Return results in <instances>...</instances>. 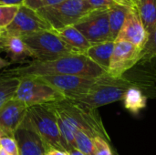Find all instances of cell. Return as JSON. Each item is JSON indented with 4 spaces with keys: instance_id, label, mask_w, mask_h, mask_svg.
I'll return each mask as SVG.
<instances>
[{
    "instance_id": "1",
    "label": "cell",
    "mask_w": 156,
    "mask_h": 155,
    "mask_svg": "<svg viewBox=\"0 0 156 155\" xmlns=\"http://www.w3.org/2000/svg\"><path fill=\"white\" fill-rule=\"evenodd\" d=\"M55 110L63 147L66 152L77 149L75 135L82 132L91 139L101 137L110 142V137L96 111L85 110L68 99L52 102Z\"/></svg>"
},
{
    "instance_id": "2",
    "label": "cell",
    "mask_w": 156,
    "mask_h": 155,
    "mask_svg": "<svg viewBox=\"0 0 156 155\" xmlns=\"http://www.w3.org/2000/svg\"><path fill=\"white\" fill-rule=\"evenodd\" d=\"M106 73L107 71L94 63L85 54H73L48 61L33 59L27 65L1 72V74L16 78L74 75L91 79L100 78Z\"/></svg>"
},
{
    "instance_id": "3",
    "label": "cell",
    "mask_w": 156,
    "mask_h": 155,
    "mask_svg": "<svg viewBox=\"0 0 156 155\" xmlns=\"http://www.w3.org/2000/svg\"><path fill=\"white\" fill-rule=\"evenodd\" d=\"M136 86L123 76L115 78L106 73L98 78L84 95L71 101L85 110L96 111L100 107L122 100L125 93Z\"/></svg>"
},
{
    "instance_id": "4",
    "label": "cell",
    "mask_w": 156,
    "mask_h": 155,
    "mask_svg": "<svg viewBox=\"0 0 156 155\" xmlns=\"http://www.w3.org/2000/svg\"><path fill=\"white\" fill-rule=\"evenodd\" d=\"M95 10L99 9L92 7L87 0H66L37 12L49 24L53 31H58L77 25Z\"/></svg>"
},
{
    "instance_id": "5",
    "label": "cell",
    "mask_w": 156,
    "mask_h": 155,
    "mask_svg": "<svg viewBox=\"0 0 156 155\" xmlns=\"http://www.w3.org/2000/svg\"><path fill=\"white\" fill-rule=\"evenodd\" d=\"M27 113L37 134L48 149L65 151L52 103L28 107Z\"/></svg>"
},
{
    "instance_id": "6",
    "label": "cell",
    "mask_w": 156,
    "mask_h": 155,
    "mask_svg": "<svg viewBox=\"0 0 156 155\" xmlns=\"http://www.w3.org/2000/svg\"><path fill=\"white\" fill-rule=\"evenodd\" d=\"M21 38L31 50L35 60L48 61L73 54H80L69 48L53 30L41 31Z\"/></svg>"
},
{
    "instance_id": "7",
    "label": "cell",
    "mask_w": 156,
    "mask_h": 155,
    "mask_svg": "<svg viewBox=\"0 0 156 155\" xmlns=\"http://www.w3.org/2000/svg\"><path fill=\"white\" fill-rule=\"evenodd\" d=\"M18 79L19 83L14 98L23 101L27 107L52 103L65 99L59 91L37 77Z\"/></svg>"
},
{
    "instance_id": "8",
    "label": "cell",
    "mask_w": 156,
    "mask_h": 155,
    "mask_svg": "<svg viewBox=\"0 0 156 155\" xmlns=\"http://www.w3.org/2000/svg\"><path fill=\"white\" fill-rule=\"evenodd\" d=\"M48 30H52L51 26L36 10L21 5L11 24L3 30L2 37H24Z\"/></svg>"
},
{
    "instance_id": "9",
    "label": "cell",
    "mask_w": 156,
    "mask_h": 155,
    "mask_svg": "<svg viewBox=\"0 0 156 155\" xmlns=\"http://www.w3.org/2000/svg\"><path fill=\"white\" fill-rule=\"evenodd\" d=\"M108 10H95L74 26L91 45L113 41L111 37Z\"/></svg>"
},
{
    "instance_id": "10",
    "label": "cell",
    "mask_w": 156,
    "mask_h": 155,
    "mask_svg": "<svg viewBox=\"0 0 156 155\" xmlns=\"http://www.w3.org/2000/svg\"><path fill=\"white\" fill-rule=\"evenodd\" d=\"M43 82L59 91L65 99L73 100L84 95L96 82L97 79L74 75H57L37 77Z\"/></svg>"
},
{
    "instance_id": "11",
    "label": "cell",
    "mask_w": 156,
    "mask_h": 155,
    "mask_svg": "<svg viewBox=\"0 0 156 155\" xmlns=\"http://www.w3.org/2000/svg\"><path fill=\"white\" fill-rule=\"evenodd\" d=\"M142 49L124 40H115L108 74L120 78L140 62Z\"/></svg>"
},
{
    "instance_id": "12",
    "label": "cell",
    "mask_w": 156,
    "mask_h": 155,
    "mask_svg": "<svg viewBox=\"0 0 156 155\" xmlns=\"http://www.w3.org/2000/svg\"><path fill=\"white\" fill-rule=\"evenodd\" d=\"M15 139L18 144L19 155H45L48 150L35 130L27 113L16 130Z\"/></svg>"
},
{
    "instance_id": "13",
    "label": "cell",
    "mask_w": 156,
    "mask_h": 155,
    "mask_svg": "<svg viewBox=\"0 0 156 155\" xmlns=\"http://www.w3.org/2000/svg\"><path fill=\"white\" fill-rule=\"evenodd\" d=\"M28 107L21 100L13 98L0 109V134L15 138V134L23 122Z\"/></svg>"
},
{
    "instance_id": "14",
    "label": "cell",
    "mask_w": 156,
    "mask_h": 155,
    "mask_svg": "<svg viewBox=\"0 0 156 155\" xmlns=\"http://www.w3.org/2000/svg\"><path fill=\"white\" fill-rule=\"evenodd\" d=\"M148 38L149 34L141 20L137 7L131 8L115 40L128 41L143 50Z\"/></svg>"
},
{
    "instance_id": "15",
    "label": "cell",
    "mask_w": 156,
    "mask_h": 155,
    "mask_svg": "<svg viewBox=\"0 0 156 155\" xmlns=\"http://www.w3.org/2000/svg\"><path fill=\"white\" fill-rule=\"evenodd\" d=\"M4 50L11 60V63L22 62L27 58H32L33 54L21 37H3Z\"/></svg>"
},
{
    "instance_id": "16",
    "label": "cell",
    "mask_w": 156,
    "mask_h": 155,
    "mask_svg": "<svg viewBox=\"0 0 156 155\" xmlns=\"http://www.w3.org/2000/svg\"><path fill=\"white\" fill-rule=\"evenodd\" d=\"M55 32L69 48H71L77 53L85 54V52L91 46L87 38L74 26H67Z\"/></svg>"
},
{
    "instance_id": "17",
    "label": "cell",
    "mask_w": 156,
    "mask_h": 155,
    "mask_svg": "<svg viewBox=\"0 0 156 155\" xmlns=\"http://www.w3.org/2000/svg\"><path fill=\"white\" fill-rule=\"evenodd\" d=\"M113 48L114 41H107L91 45L90 48L85 52V55L108 73Z\"/></svg>"
},
{
    "instance_id": "18",
    "label": "cell",
    "mask_w": 156,
    "mask_h": 155,
    "mask_svg": "<svg viewBox=\"0 0 156 155\" xmlns=\"http://www.w3.org/2000/svg\"><path fill=\"white\" fill-rule=\"evenodd\" d=\"M133 7H135V6H130L126 5L118 4L108 10L111 37L113 41H115L129 11Z\"/></svg>"
},
{
    "instance_id": "19",
    "label": "cell",
    "mask_w": 156,
    "mask_h": 155,
    "mask_svg": "<svg viewBox=\"0 0 156 155\" xmlns=\"http://www.w3.org/2000/svg\"><path fill=\"white\" fill-rule=\"evenodd\" d=\"M137 10L147 33L150 35L156 27V0H138Z\"/></svg>"
},
{
    "instance_id": "20",
    "label": "cell",
    "mask_w": 156,
    "mask_h": 155,
    "mask_svg": "<svg viewBox=\"0 0 156 155\" xmlns=\"http://www.w3.org/2000/svg\"><path fill=\"white\" fill-rule=\"evenodd\" d=\"M18 83V78L0 74V109L14 98Z\"/></svg>"
},
{
    "instance_id": "21",
    "label": "cell",
    "mask_w": 156,
    "mask_h": 155,
    "mask_svg": "<svg viewBox=\"0 0 156 155\" xmlns=\"http://www.w3.org/2000/svg\"><path fill=\"white\" fill-rule=\"evenodd\" d=\"M124 106L131 111H138L145 106V98L143 92L136 87L130 89L124 95L122 100Z\"/></svg>"
},
{
    "instance_id": "22",
    "label": "cell",
    "mask_w": 156,
    "mask_h": 155,
    "mask_svg": "<svg viewBox=\"0 0 156 155\" xmlns=\"http://www.w3.org/2000/svg\"><path fill=\"white\" fill-rule=\"evenodd\" d=\"M76 147L84 155H96L92 139L82 132H77L75 135Z\"/></svg>"
},
{
    "instance_id": "23",
    "label": "cell",
    "mask_w": 156,
    "mask_h": 155,
    "mask_svg": "<svg viewBox=\"0 0 156 155\" xmlns=\"http://www.w3.org/2000/svg\"><path fill=\"white\" fill-rule=\"evenodd\" d=\"M156 60V27L149 35L148 41L142 50V58L140 62L145 63Z\"/></svg>"
},
{
    "instance_id": "24",
    "label": "cell",
    "mask_w": 156,
    "mask_h": 155,
    "mask_svg": "<svg viewBox=\"0 0 156 155\" xmlns=\"http://www.w3.org/2000/svg\"><path fill=\"white\" fill-rule=\"evenodd\" d=\"M19 5H0V30L6 28L13 21Z\"/></svg>"
},
{
    "instance_id": "25",
    "label": "cell",
    "mask_w": 156,
    "mask_h": 155,
    "mask_svg": "<svg viewBox=\"0 0 156 155\" xmlns=\"http://www.w3.org/2000/svg\"><path fill=\"white\" fill-rule=\"evenodd\" d=\"M0 148L9 155H19V149L16 140L13 137L2 136L0 138Z\"/></svg>"
},
{
    "instance_id": "26",
    "label": "cell",
    "mask_w": 156,
    "mask_h": 155,
    "mask_svg": "<svg viewBox=\"0 0 156 155\" xmlns=\"http://www.w3.org/2000/svg\"><path fill=\"white\" fill-rule=\"evenodd\" d=\"M96 155H113V149L110 145V142L101 137L92 139Z\"/></svg>"
},
{
    "instance_id": "27",
    "label": "cell",
    "mask_w": 156,
    "mask_h": 155,
    "mask_svg": "<svg viewBox=\"0 0 156 155\" xmlns=\"http://www.w3.org/2000/svg\"><path fill=\"white\" fill-rule=\"evenodd\" d=\"M64 1H66V0H24L22 5L27 7H29L33 10L37 11L44 7L58 5Z\"/></svg>"
},
{
    "instance_id": "28",
    "label": "cell",
    "mask_w": 156,
    "mask_h": 155,
    "mask_svg": "<svg viewBox=\"0 0 156 155\" xmlns=\"http://www.w3.org/2000/svg\"><path fill=\"white\" fill-rule=\"evenodd\" d=\"M90 5L95 9L99 10H108L114 5H118L114 0H87Z\"/></svg>"
},
{
    "instance_id": "29",
    "label": "cell",
    "mask_w": 156,
    "mask_h": 155,
    "mask_svg": "<svg viewBox=\"0 0 156 155\" xmlns=\"http://www.w3.org/2000/svg\"><path fill=\"white\" fill-rule=\"evenodd\" d=\"M24 0H0V5H21Z\"/></svg>"
},
{
    "instance_id": "30",
    "label": "cell",
    "mask_w": 156,
    "mask_h": 155,
    "mask_svg": "<svg viewBox=\"0 0 156 155\" xmlns=\"http://www.w3.org/2000/svg\"><path fill=\"white\" fill-rule=\"evenodd\" d=\"M45 155H69V153L58 149H48Z\"/></svg>"
},
{
    "instance_id": "31",
    "label": "cell",
    "mask_w": 156,
    "mask_h": 155,
    "mask_svg": "<svg viewBox=\"0 0 156 155\" xmlns=\"http://www.w3.org/2000/svg\"><path fill=\"white\" fill-rule=\"evenodd\" d=\"M11 64H12V63H11L10 61H7L6 59H5V58H3L0 57V71H1L2 69H5L6 67L10 66Z\"/></svg>"
},
{
    "instance_id": "32",
    "label": "cell",
    "mask_w": 156,
    "mask_h": 155,
    "mask_svg": "<svg viewBox=\"0 0 156 155\" xmlns=\"http://www.w3.org/2000/svg\"><path fill=\"white\" fill-rule=\"evenodd\" d=\"M69 153V155H84L80 150L78 149H73V150H70Z\"/></svg>"
},
{
    "instance_id": "33",
    "label": "cell",
    "mask_w": 156,
    "mask_h": 155,
    "mask_svg": "<svg viewBox=\"0 0 156 155\" xmlns=\"http://www.w3.org/2000/svg\"><path fill=\"white\" fill-rule=\"evenodd\" d=\"M4 50V38L3 37L0 38V51Z\"/></svg>"
},
{
    "instance_id": "34",
    "label": "cell",
    "mask_w": 156,
    "mask_h": 155,
    "mask_svg": "<svg viewBox=\"0 0 156 155\" xmlns=\"http://www.w3.org/2000/svg\"><path fill=\"white\" fill-rule=\"evenodd\" d=\"M0 155H9V154H8L6 152H5L3 149H1V148H0Z\"/></svg>"
},
{
    "instance_id": "35",
    "label": "cell",
    "mask_w": 156,
    "mask_h": 155,
    "mask_svg": "<svg viewBox=\"0 0 156 155\" xmlns=\"http://www.w3.org/2000/svg\"><path fill=\"white\" fill-rule=\"evenodd\" d=\"M113 155H119L118 154V153H117L114 149H113Z\"/></svg>"
},
{
    "instance_id": "36",
    "label": "cell",
    "mask_w": 156,
    "mask_h": 155,
    "mask_svg": "<svg viewBox=\"0 0 156 155\" xmlns=\"http://www.w3.org/2000/svg\"><path fill=\"white\" fill-rule=\"evenodd\" d=\"M2 36H3V31H2V30H0V38L2 37Z\"/></svg>"
},
{
    "instance_id": "37",
    "label": "cell",
    "mask_w": 156,
    "mask_h": 155,
    "mask_svg": "<svg viewBox=\"0 0 156 155\" xmlns=\"http://www.w3.org/2000/svg\"><path fill=\"white\" fill-rule=\"evenodd\" d=\"M0 138H1V134H0Z\"/></svg>"
}]
</instances>
